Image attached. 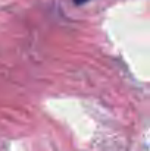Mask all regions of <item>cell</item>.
<instances>
[{"label": "cell", "instance_id": "obj_1", "mask_svg": "<svg viewBox=\"0 0 150 151\" xmlns=\"http://www.w3.org/2000/svg\"><path fill=\"white\" fill-rule=\"evenodd\" d=\"M86 1H87V0H75L77 4H83V3H86Z\"/></svg>", "mask_w": 150, "mask_h": 151}]
</instances>
